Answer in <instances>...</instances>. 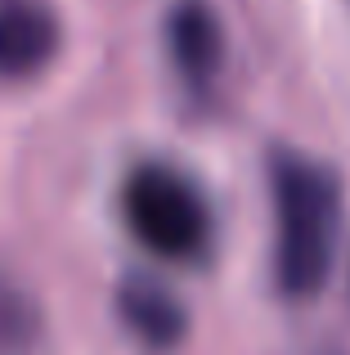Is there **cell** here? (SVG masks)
<instances>
[{
    "label": "cell",
    "mask_w": 350,
    "mask_h": 355,
    "mask_svg": "<svg viewBox=\"0 0 350 355\" xmlns=\"http://www.w3.org/2000/svg\"><path fill=\"white\" fill-rule=\"evenodd\" d=\"M265 175L274 193V288L288 302H310L337 266L346 184L328 162L288 144L265 153Z\"/></svg>",
    "instance_id": "obj_1"
},
{
    "label": "cell",
    "mask_w": 350,
    "mask_h": 355,
    "mask_svg": "<svg viewBox=\"0 0 350 355\" xmlns=\"http://www.w3.org/2000/svg\"><path fill=\"white\" fill-rule=\"evenodd\" d=\"M122 220L153 257L193 266L216 243V216L193 175L171 162H140L122 184Z\"/></svg>",
    "instance_id": "obj_2"
},
{
    "label": "cell",
    "mask_w": 350,
    "mask_h": 355,
    "mask_svg": "<svg viewBox=\"0 0 350 355\" xmlns=\"http://www.w3.org/2000/svg\"><path fill=\"white\" fill-rule=\"evenodd\" d=\"M167 54L189 90H207L225 68V23L211 0H175L167 9Z\"/></svg>",
    "instance_id": "obj_3"
},
{
    "label": "cell",
    "mask_w": 350,
    "mask_h": 355,
    "mask_svg": "<svg viewBox=\"0 0 350 355\" xmlns=\"http://www.w3.org/2000/svg\"><path fill=\"white\" fill-rule=\"evenodd\" d=\"M117 320L140 347L171 351L189 338V306L153 275H126L113 293Z\"/></svg>",
    "instance_id": "obj_4"
},
{
    "label": "cell",
    "mask_w": 350,
    "mask_h": 355,
    "mask_svg": "<svg viewBox=\"0 0 350 355\" xmlns=\"http://www.w3.org/2000/svg\"><path fill=\"white\" fill-rule=\"evenodd\" d=\"M63 45V27L41 0L0 5V77H36Z\"/></svg>",
    "instance_id": "obj_5"
},
{
    "label": "cell",
    "mask_w": 350,
    "mask_h": 355,
    "mask_svg": "<svg viewBox=\"0 0 350 355\" xmlns=\"http://www.w3.org/2000/svg\"><path fill=\"white\" fill-rule=\"evenodd\" d=\"M41 338V306L23 293L18 284L0 279V351L18 355Z\"/></svg>",
    "instance_id": "obj_6"
}]
</instances>
